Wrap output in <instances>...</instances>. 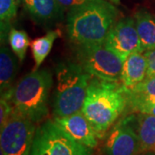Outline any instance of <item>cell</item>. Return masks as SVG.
I'll list each match as a JSON object with an SVG mask.
<instances>
[{
  "label": "cell",
  "instance_id": "6da1fadb",
  "mask_svg": "<svg viewBox=\"0 0 155 155\" xmlns=\"http://www.w3.org/2000/svg\"><path fill=\"white\" fill-rule=\"evenodd\" d=\"M118 14L108 0H92L73 7L67 15L68 39L73 46L104 44Z\"/></svg>",
  "mask_w": 155,
  "mask_h": 155
},
{
  "label": "cell",
  "instance_id": "7a4b0ae2",
  "mask_svg": "<svg viewBox=\"0 0 155 155\" xmlns=\"http://www.w3.org/2000/svg\"><path fill=\"white\" fill-rule=\"evenodd\" d=\"M127 109L122 83L92 78L81 112L88 119L98 139H103Z\"/></svg>",
  "mask_w": 155,
  "mask_h": 155
},
{
  "label": "cell",
  "instance_id": "3957f363",
  "mask_svg": "<svg viewBox=\"0 0 155 155\" xmlns=\"http://www.w3.org/2000/svg\"><path fill=\"white\" fill-rule=\"evenodd\" d=\"M54 84L48 69H37L27 74L12 87L14 110L35 124L48 115V102Z\"/></svg>",
  "mask_w": 155,
  "mask_h": 155
},
{
  "label": "cell",
  "instance_id": "277c9868",
  "mask_svg": "<svg viewBox=\"0 0 155 155\" xmlns=\"http://www.w3.org/2000/svg\"><path fill=\"white\" fill-rule=\"evenodd\" d=\"M55 75L54 117L69 116L81 110L92 77L75 62L60 63L55 68Z\"/></svg>",
  "mask_w": 155,
  "mask_h": 155
},
{
  "label": "cell",
  "instance_id": "5b68a950",
  "mask_svg": "<svg viewBox=\"0 0 155 155\" xmlns=\"http://www.w3.org/2000/svg\"><path fill=\"white\" fill-rule=\"evenodd\" d=\"M29 155H91V149L78 143L54 120L36 127Z\"/></svg>",
  "mask_w": 155,
  "mask_h": 155
},
{
  "label": "cell",
  "instance_id": "8992f818",
  "mask_svg": "<svg viewBox=\"0 0 155 155\" xmlns=\"http://www.w3.org/2000/svg\"><path fill=\"white\" fill-rule=\"evenodd\" d=\"M78 63L92 78L120 81L124 61L104 44L73 46Z\"/></svg>",
  "mask_w": 155,
  "mask_h": 155
},
{
  "label": "cell",
  "instance_id": "52a82bcc",
  "mask_svg": "<svg viewBox=\"0 0 155 155\" xmlns=\"http://www.w3.org/2000/svg\"><path fill=\"white\" fill-rule=\"evenodd\" d=\"M35 123L14 110L0 127V147L4 155H29L35 134Z\"/></svg>",
  "mask_w": 155,
  "mask_h": 155
},
{
  "label": "cell",
  "instance_id": "ba28073f",
  "mask_svg": "<svg viewBox=\"0 0 155 155\" xmlns=\"http://www.w3.org/2000/svg\"><path fill=\"white\" fill-rule=\"evenodd\" d=\"M104 155H138L140 145L136 130V116L131 113L110 127L103 147Z\"/></svg>",
  "mask_w": 155,
  "mask_h": 155
},
{
  "label": "cell",
  "instance_id": "9c48e42d",
  "mask_svg": "<svg viewBox=\"0 0 155 155\" xmlns=\"http://www.w3.org/2000/svg\"><path fill=\"white\" fill-rule=\"evenodd\" d=\"M104 45L122 61L135 53H144L133 17H125L116 22L106 36Z\"/></svg>",
  "mask_w": 155,
  "mask_h": 155
},
{
  "label": "cell",
  "instance_id": "30bf717a",
  "mask_svg": "<svg viewBox=\"0 0 155 155\" xmlns=\"http://www.w3.org/2000/svg\"><path fill=\"white\" fill-rule=\"evenodd\" d=\"M53 120L78 143L91 149L97 146V133L81 110L69 116L54 117Z\"/></svg>",
  "mask_w": 155,
  "mask_h": 155
},
{
  "label": "cell",
  "instance_id": "8fae6325",
  "mask_svg": "<svg viewBox=\"0 0 155 155\" xmlns=\"http://www.w3.org/2000/svg\"><path fill=\"white\" fill-rule=\"evenodd\" d=\"M24 9L39 25L46 28L62 21L64 8L58 0H23Z\"/></svg>",
  "mask_w": 155,
  "mask_h": 155
},
{
  "label": "cell",
  "instance_id": "7c38bea8",
  "mask_svg": "<svg viewBox=\"0 0 155 155\" xmlns=\"http://www.w3.org/2000/svg\"><path fill=\"white\" fill-rule=\"evenodd\" d=\"M147 61L143 53L129 55L122 66L120 82L126 88H131L147 78Z\"/></svg>",
  "mask_w": 155,
  "mask_h": 155
},
{
  "label": "cell",
  "instance_id": "4fadbf2b",
  "mask_svg": "<svg viewBox=\"0 0 155 155\" xmlns=\"http://www.w3.org/2000/svg\"><path fill=\"white\" fill-rule=\"evenodd\" d=\"M17 56L5 45L0 50V91L1 93L11 89L16 78L18 69Z\"/></svg>",
  "mask_w": 155,
  "mask_h": 155
},
{
  "label": "cell",
  "instance_id": "5bb4252c",
  "mask_svg": "<svg viewBox=\"0 0 155 155\" xmlns=\"http://www.w3.org/2000/svg\"><path fill=\"white\" fill-rule=\"evenodd\" d=\"M134 19L144 52L155 49V17L147 11H140Z\"/></svg>",
  "mask_w": 155,
  "mask_h": 155
},
{
  "label": "cell",
  "instance_id": "9a60e30c",
  "mask_svg": "<svg viewBox=\"0 0 155 155\" xmlns=\"http://www.w3.org/2000/svg\"><path fill=\"white\" fill-rule=\"evenodd\" d=\"M135 116L140 153H155V116L145 113H135Z\"/></svg>",
  "mask_w": 155,
  "mask_h": 155
},
{
  "label": "cell",
  "instance_id": "2e32d148",
  "mask_svg": "<svg viewBox=\"0 0 155 155\" xmlns=\"http://www.w3.org/2000/svg\"><path fill=\"white\" fill-rule=\"evenodd\" d=\"M59 35L60 31L50 30L45 35L36 38L30 43L32 54L35 63V70L39 69L45 59L49 54L54 42L59 37Z\"/></svg>",
  "mask_w": 155,
  "mask_h": 155
},
{
  "label": "cell",
  "instance_id": "e0dca14e",
  "mask_svg": "<svg viewBox=\"0 0 155 155\" xmlns=\"http://www.w3.org/2000/svg\"><path fill=\"white\" fill-rule=\"evenodd\" d=\"M123 89L127 102L135 100L155 102V77H147L134 87L123 86Z\"/></svg>",
  "mask_w": 155,
  "mask_h": 155
},
{
  "label": "cell",
  "instance_id": "ac0fdd59",
  "mask_svg": "<svg viewBox=\"0 0 155 155\" xmlns=\"http://www.w3.org/2000/svg\"><path fill=\"white\" fill-rule=\"evenodd\" d=\"M16 0H0V28L1 42L5 43L11 31V23L16 18L17 13Z\"/></svg>",
  "mask_w": 155,
  "mask_h": 155
},
{
  "label": "cell",
  "instance_id": "d6986e66",
  "mask_svg": "<svg viewBox=\"0 0 155 155\" xmlns=\"http://www.w3.org/2000/svg\"><path fill=\"white\" fill-rule=\"evenodd\" d=\"M8 40L11 50L17 56L18 60L22 62L25 59L28 46H30L28 34L24 30L11 28Z\"/></svg>",
  "mask_w": 155,
  "mask_h": 155
},
{
  "label": "cell",
  "instance_id": "ffe728a7",
  "mask_svg": "<svg viewBox=\"0 0 155 155\" xmlns=\"http://www.w3.org/2000/svg\"><path fill=\"white\" fill-rule=\"evenodd\" d=\"M12 87L1 93L0 99V127H2L12 115L14 111V105L11 101Z\"/></svg>",
  "mask_w": 155,
  "mask_h": 155
},
{
  "label": "cell",
  "instance_id": "44dd1931",
  "mask_svg": "<svg viewBox=\"0 0 155 155\" xmlns=\"http://www.w3.org/2000/svg\"><path fill=\"white\" fill-rule=\"evenodd\" d=\"M127 108H128L131 113H145L155 116V102L151 101H127Z\"/></svg>",
  "mask_w": 155,
  "mask_h": 155
},
{
  "label": "cell",
  "instance_id": "7402d4cb",
  "mask_svg": "<svg viewBox=\"0 0 155 155\" xmlns=\"http://www.w3.org/2000/svg\"><path fill=\"white\" fill-rule=\"evenodd\" d=\"M143 54L147 61V77H155V49L146 51Z\"/></svg>",
  "mask_w": 155,
  "mask_h": 155
},
{
  "label": "cell",
  "instance_id": "603a6c76",
  "mask_svg": "<svg viewBox=\"0 0 155 155\" xmlns=\"http://www.w3.org/2000/svg\"><path fill=\"white\" fill-rule=\"evenodd\" d=\"M90 1H92V0H58V2L62 5V7L64 9H67L68 11L73 7L82 5Z\"/></svg>",
  "mask_w": 155,
  "mask_h": 155
},
{
  "label": "cell",
  "instance_id": "cb8c5ba5",
  "mask_svg": "<svg viewBox=\"0 0 155 155\" xmlns=\"http://www.w3.org/2000/svg\"><path fill=\"white\" fill-rule=\"evenodd\" d=\"M138 155H155V153L153 152H144V153H140Z\"/></svg>",
  "mask_w": 155,
  "mask_h": 155
},
{
  "label": "cell",
  "instance_id": "d4e9b609",
  "mask_svg": "<svg viewBox=\"0 0 155 155\" xmlns=\"http://www.w3.org/2000/svg\"><path fill=\"white\" fill-rule=\"evenodd\" d=\"M108 1H110L112 4H114V5H119L121 0H108Z\"/></svg>",
  "mask_w": 155,
  "mask_h": 155
},
{
  "label": "cell",
  "instance_id": "484cf974",
  "mask_svg": "<svg viewBox=\"0 0 155 155\" xmlns=\"http://www.w3.org/2000/svg\"><path fill=\"white\" fill-rule=\"evenodd\" d=\"M16 2H17V5H19L22 2H23V0H16Z\"/></svg>",
  "mask_w": 155,
  "mask_h": 155
},
{
  "label": "cell",
  "instance_id": "4316f807",
  "mask_svg": "<svg viewBox=\"0 0 155 155\" xmlns=\"http://www.w3.org/2000/svg\"><path fill=\"white\" fill-rule=\"evenodd\" d=\"M0 155H4V154H3V153H2V152H1V154H0Z\"/></svg>",
  "mask_w": 155,
  "mask_h": 155
}]
</instances>
